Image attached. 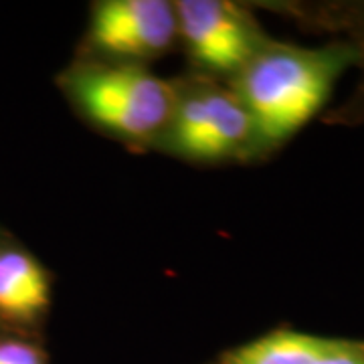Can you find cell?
<instances>
[{"label": "cell", "mask_w": 364, "mask_h": 364, "mask_svg": "<svg viewBox=\"0 0 364 364\" xmlns=\"http://www.w3.org/2000/svg\"><path fill=\"white\" fill-rule=\"evenodd\" d=\"M90 43L107 61L132 63L156 59L178 39L174 2L102 0L91 9Z\"/></svg>", "instance_id": "obj_4"}, {"label": "cell", "mask_w": 364, "mask_h": 364, "mask_svg": "<svg viewBox=\"0 0 364 364\" xmlns=\"http://www.w3.org/2000/svg\"><path fill=\"white\" fill-rule=\"evenodd\" d=\"M162 138L174 154L200 162L235 156L255 144L253 124L241 100L233 90L217 85L178 91Z\"/></svg>", "instance_id": "obj_3"}, {"label": "cell", "mask_w": 364, "mask_h": 364, "mask_svg": "<svg viewBox=\"0 0 364 364\" xmlns=\"http://www.w3.org/2000/svg\"><path fill=\"white\" fill-rule=\"evenodd\" d=\"M178 37L191 57L213 73L237 75L265 45L245 11L225 0L174 2Z\"/></svg>", "instance_id": "obj_5"}, {"label": "cell", "mask_w": 364, "mask_h": 364, "mask_svg": "<svg viewBox=\"0 0 364 364\" xmlns=\"http://www.w3.org/2000/svg\"><path fill=\"white\" fill-rule=\"evenodd\" d=\"M314 364H364V346L344 340L336 350L326 354Z\"/></svg>", "instance_id": "obj_9"}, {"label": "cell", "mask_w": 364, "mask_h": 364, "mask_svg": "<svg viewBox=\"0 0 364 364\" xmlns=\"http://www.w3.org/2000/svg\"><path fill=\"white\" fill-rule=\"evenodd\" d=\"M61 85L83 117L130 142L162 138L178 100L166 79L132 63H83L69 69Z\"/></svg>", "instance_id": "obj_2"}, {"label": "cell", "mask_w": 364, "mask_h": 364, "mask_svg": "<svg viewBox=\"0 0 364 364\" xmlns=\"http://www.w3.org/2000/svg\"><path fill=\"white\" fill-rule=\"evenodd\" d=\"M0 364H47V356L25 336L0 332Z\"/></svg>", "instance_id": "obj_8"}, {"label": "cell", "mask_w": 364, "mask_h": 364, "mask_svg": "<svg viewBox=\"0 0 364 364\" xmlns=\"http://www.w3.org/2000/svg\"><path fill=\"white\" fill-rule=\"evenodd\" d=\"M344 340L298 330H273L225 356V364H314Z\"/></svg>", "instance_id": "obj_7"}, {"label": "cell", "mask_w": 364, "mask_h": 364, "mask_svg": "<svg viewBox=\"0 0 364 364\" xmlns=\"http://www.w3.org/2000/svg\"><path fill=\"white\" fill-rule=\"evenodd\" d=\"M348 59L342 49L263 45L235 75V93L247 109L255 144L273 146L294 136L328 100Z\"/></svg>", "instance_id": "obj_1"}, {"label": "cell", "mask_w": 364, "mask_h": 364, "mask_svg": "<svg viewBox=\"0 0 364 364\" xmlns=\"http://www.w3.org/2000/svg\"><path fill=\"white\" fill-rule=\"evenodd\" d=\"M51 306V275L28 249L0 233V330H31Z\"/></svg>", "instance_id": "obj_6"}]
</instances>
